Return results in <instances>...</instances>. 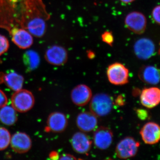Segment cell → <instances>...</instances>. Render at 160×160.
Returning a JSON list of instances; mask_svg holds the SVG:
<instances>
[{"mask_svg":"<svg viewBox=\"0 0 160 160\" xmlns=\"http://www.w3.org/2000/svg\"><path fill=\"white\" fill-rule=\"evenodd\" d=\"M158 54L160 55V48L158 50Z\"/></svg>","mask_w":160,"mask_h":160,"instance_id":"cell-33","label":"cell"},{"mask_svg":"<svg viewBox=\"0 0 160 160\" xmlns=\"http://www.w3.org/2000/svg\"><path fill=\"white\" fill-rule=\"evenodd\" d=\"M122 2L125 4H129V3L132 2L135 0H120Z\"/></svg>","mask_w":160,"mask_h":160,"instance_id":"cell-32","label":"cell"},{"mask_svg":"<svg viewBox=\"0 0 160 160\" xmlns=\"http://www.w3.org/2000/svg\"><path fill=\"white\" fill-rule=\"evenodd\" d=\"M142 139L146 144L154 145L160 141V126L157 123H146L140 131Z\"/></svg>","mask_w":160,"mask_h":160,"instance_id":"cell-15","label":"cell"},{"mask_svg":"<svg viewBox=\"0 0 160 160\" xmlns=\"http://www.w3.org/2000/svg\"><path fill=\"white\" fill-rule=\"evenodd\" d=\"M8 99L5 92L0 89V109L7 105Z\"/></svg>","mask_w":160,"mask_h":160,"instance_id":"cell-26","label":"cell"},{"mask_svg":"<svg viewBox=\"0 0 160 160\" xmlns=\"http://www.w3.org/2000/svg\"><path fill=\"white\" fill-rule=\"evenodd\" d=\"M103 42L106 43L110 46H112L114 43V38L113 35L111 32L106 31L104 32L101 36Z\"/></svg>","mask_w":160,"mask_h":160,"instance_id":"cell-24","label":"cell"},{"mask_svg":"<svg viewBox=\"0 0 160 160\" xmlns=\"http://www.w3.org/2000/svg\"><path fill=\"white\" fill-rule=\"evenodd\" d=\"M49 157V158L52 160L58 159L60 157L58 152L56 151H52L50 152Z\"/></svg>","mask_w":160,"mask_h":160,"instance_id":"cell-30","label":"cell"},{"mask_svg":"<svg viewBox=\"0 0 160 160\" xmlns=\"http://www.w3.org/2000/svg\"><path fill=\"white\" fill-rule=\"evenodd\" d=\"M50 18L42 0H0V28L9 32L14 28L42 38Z\"/></svg>","mask_w":160,"mask_h":160,"instance_id":"cell-1","label":"cell"},{"mask_svg":"<svg viewBox=\"0 0 160 160\" xmlns=\"http://www.w3.org/2000/svg\"><path fill=\"white\" fill-rule=\"evenodd\" d=\"M133 51L137 57L140 59L147 60L153 56L155 48L151 40L147 38H142L135 42Z\"/></svg>","mask_w":160,"mask_h":160,"instance_id":"cell-9","label":"cell"},{"mask_svg":"<svg viewBox=\"0 0 160 160\" xmlns=\"http://www.w3.org/2000/svg\"><path fill=\"white\" fill-rule=\"evenodd\" d=\"M34 96L27 89H21L15 92L11 98V105L17 112H26L33 108Z\"/></svg>","mask_w":160,"mask_h":160,"instance_id":"cell-3","label":"cell"},{"mask_svg":"<svg viewBox=\"0 0 160 160\" xmlns=\"http://www.w3.org/2000/svg\"><path fill=\"white\" fill-rule=\"evenodd\" d=\"M24 81L22 76L15 71L10 70L6 73L0 72V83H4L15 92L22 89Z\"/></svg>","mask_w":160,"mask_h":160,"instance_id":"cell-18","label":"cell"},{"mask_svg":"<svg viewBox=\"0 0 160 160\" xmlns=\"http://www.w3.org/2000/svg\"><path fill=\"white\" fill-rule=\"evenodd\" d=\"M97 117L90 111L81 112L77 117V126L83 132H90L94 130L98 126Z\"/></svg>","mask_w":160,"mask_h":160,"instance_id":"cell-16","label":"cell"},{"mask_svg":"<svg viewBox=\"0 0 160 160\" xmlns=\"http://www.w3.org/2000/svg\"><path fill=\"white\" fill-rule=\"evenodd\" d=\"M87 57L90 59L94 58L95 57V54L93 51H91V50H89L87 52Z\"/></svg>","mask_w":160,"mask_h":160,"instance_id":"cell-31","label":"cell"},{"mask_svg":"<svg viewBox=\"0 0 160 160\" xmlns=\"http://www.w3.org/2000/svg\"><path fill=\"white\" fill-rule=\"evenodd\" d=\"M136 113L138 117L141 120H145L148 118V112L145 109H137Z\"/></svg>","mask_w":160,"mask_h":160,"instance_id":"cell-27","label":"cell"},{"mask_svg":"<svg viewBox=\"0 0 160 160\" xmlns=\"http://www.w3.org/2000/svg\"><path fill=\"white\" fill-rule=\"evenodd\" d=\"M17 111L12 107L6 105L0 109V121L6 126H11L17 122Z\"/></svg>","mask_w":160,"mask_h":160,"instance_id":"cell-21","label":"cell"},{"mask_svg":"<svg viewBox=\"0 0 160 160\" xmlns=\"http://www.w3.org/2000/svg\"><path fill=\"white\" fill-rule=\"evenodd\" d=\"M126 27L136 34H141L146 30L147 20L142 12L133 11L126 15L125 19Z\"/></svg>","mask_w":160,"mask_h":160,"instance_id":"cell-6","label":"cell"},{"mask_svg":"<svg viewBox=\"0 0 160 160\" xmlns=\"http://www.w3.org/2000/svg\"><path fill=\"white\" fill-rule=\"evenodd\" d=\"M113 140V133L110 129L101 126L94 132L93 141L95 146L101 150H106L111 146Z\"/></svg>","mask_w":160,"mask_h":160,"instance_id":"cell-11","label":"cell"},{"mask_svg":"<svg viewBox=\"0 0 160 160\" xmlns=\"http://www.w3.org/2000/svg\"><path fill=\"white\" fill-rule=\"evenodd\" d=\"M9 32L12 42L20 49H28L33 44V37L26 29L14 28Z\"/></svg>","mask_w":160,"mask_h":160,"instance_id":"cell-8","label":"cell"},{"mask_svg":"<svg viewBox=\"0 0 160 160\" xmlns=\"http://www.w3.org/2000/svg\"><path fill=\"white\" fill-rule=\"evenodd\" d=\"M106 73L109 82L112 85L122 86L129 82V69L122 63L115 62L109 65Z\"/></svg>","mask_w":160,"mask_h":160,"instance_id":"cell-4","label":"cell"},{"mask_svg":"<svg viewBox=\"0 0 160 160\" xmlns=\"http://www.w3.org/2000/svg\"><path fill=\"white\" fill-rule=\"evenodd\" d=\"M138 77L144 82L157 85L160 82V69L154 66H143L139 70Z\"/></svg>","mask_w":160,"mask_h":160,"instance_id":"cell-19","label":"cell"},{"mask_svg":"<svg viewBox=\"0 0 160 160\" xmlns=\"http://www.w3.org/2000/svg\"><path fill=\"white\" fill-rule=\"evenodd\" d=\"M10 145L12 150L18 153H25L31 149L32 142L28 134L17 132L11 136Z\"/></svg>","mask_w":160,"mask_h":160,"instance_id":"cell-12","label":"cell"},{"mask_svg":"<svg viewBox=\"0 0 160 160\" xmlns=\"http://www.w3.org/2000/svg\"><path fill=\"white\" fill-rule=\"evenodd\" d=\"M68 125V120L62 112H54L49 114L47 120L46 131L60 133L65 131Z\"/></svg>","mask_w":160,"mask_h":160,"instance_id":"cell-10","label":"cell"},{"mask_svg":"<svg viewBox=\"0 0 160 160\" xmlns=\"http://www.w3.org/2000/svg\"><path fill=\"white\" fill-rule=\"evenodd\" d=\"M115 103L117 105L119 106H123L125 105V98L122 95L118 96L115 101Z\"/></svg>","mask_w":160,"mask_h":160,"instance_id":"cell-28","label":"cell"},{"mask_svg":"<svg viewBox=\"0 0 160 160\" xmlns=\"http://www.w3.org/2000/svg\"><path fill=\"white\" fill-rule=\"evenodd\" d=\"M92 98L91 89L85 84H80L74 87L71 92L72 102L78 106H86L90 102Z\"/></svg>","mask_w":160,"mask_h":160,"instance_id":"cell-14","label":"cell"},{"mask_svg":"<svg viewBox=\"0 0 160 160\" xmlns=\"http://www.w3.org/2000/svg\"><path fill=\"white\" fill-rule=\"evenodd\" d=\"M152 15L154 22L160 25V6L155 7L152 10Z\"/></svg>","mask_w":160,"mask_h":160,"instance_id":"cell-25","label":"cell"},{"mask_svg":"<svg viewBox=\"0 0 160 160\" xmlns=\"http://www.w3.org/2000/svg\"><path fill=\"white\" fill-rule=\"evenodd\" d=\"M112 105L113 102L110 96L105 93H98L92 98L89 109L98 117H102L110 113Z\"/></svg>","mask_w":160,"mask_h":160,"instance_id":"cell-2","label":"cell"},{"mask_svg":"<svg viewBox=\"0 0 160 160\" xmlns=\"http://www.w3.org/2000/svg\"><path fill=\"white\" fill-rule=\"evenodd\" d=\"M140 101L142 106L151 109L160 103V89L150 87L143 89L140 94Z\"/></svg>","mask_w":160,"mask_h":160,"instance_id":"cell-17","label":"cell"},{"mask_svg":"<svg viewBox=\"0 0 160 160\" xmlns=\"http://www.w3.org/2000/svg\"><path fill=\"white\" fill-rule=\"evenodd\" d=\"M11 136L8 129L0 127V151L6 149L9 146Z\"/></svg>","mask_w":160,"mask_h":160,"instance_id":"cell-22","label":"cell"},{"mask_svg":"<svg viewBox=\"0 0 160 160\" xmlns=\"http://www.w3.org/2000/svg\"><path fill=\"white\" fill-rule=\"evenodd\" d=\"M72 147L77 153L86 154L92 147L91 140L85 132H77L73 134L71 139Z\"/></svg>","mask_w":160,"mask_h":160,"instance_id":"cell-13","label":"cell"},{"mask_svg":"<svg viewBox=\"0 0 160 160\" xmlns=\"http://www.w3.org/2000/svg\"><path fill=\"white\" fill-rule=\"evenodd\" d=\"M9 47V40L5 36L0 34V56L8 51Z\"/></svg>","mask_w":160,"mask_h":160,"instance_id":"cell-23","label":"cell"},{"mask_svg":"<svg viewBox=\"0 0 160 160\" xmlns=\"http://www.w3.org/2000/svg\"><path fill=\"white\" fill-rule=\"evenodd\" d=\"M23 61L26 70L28 72L32 71L39 66L41 58L38 52L30 49L24 52Z\"/></svg>","mask_w":160,"mask_h":160,"instance_id":"cell-20","label":"cell"},{"mask_svg":"<svg viewBox=\"0 0 160 160\" xmlns=\"http://www.w3.org/2000/svg\"><path fill=\"white\" fill-rule=\"evenodd\" d=\"M60 160H76L77 158L70 154H63L59 157Z\"/></svg>","mask_w":160,"mask_h":160,"instance_id":"cell-29","label":"cell"},{"mask_svg":"<svg viewBox=\"0 0 160 160\" xmlns=\"http://www.w3.org/2000/svg\"><path fill=\"white\" fill-rule=\"evenodd\" d=\"M45 58L47 62L55 66L65 65L68 59V53L65 47L53 45L46 50Z\"/></svg>","mask_w":160,"mask_h":160,"instance_id":"cell-7","label":"cell"},{"mask_svg":"<svg viewBox=\"0 0 160 160\" xmlns=\"http://www.w3.org/2000/svg\"><path fill=\"white\" fill-rule=\"evenodd\" d=\"M140 143L131 137L124 138L119 142L116 147L117 157L126 159L133 157L137 153Z\"/></svg>","mask_w":160,"mask_h":160,"instance_id":"cell-5","label":"cell"}]
</instances>
